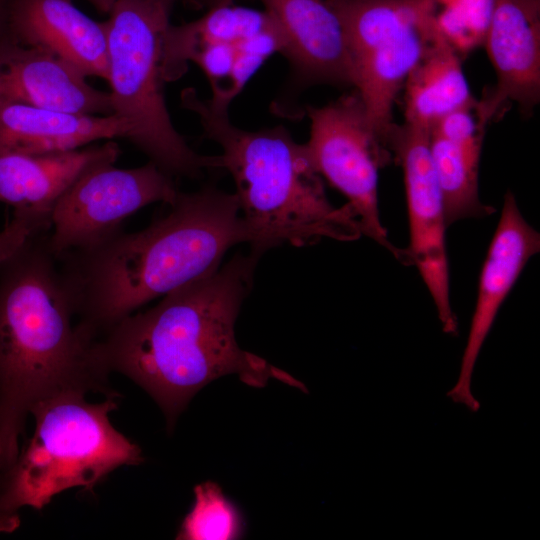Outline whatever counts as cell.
I'll use <instances>...</instances> for the list:
<instances>
[{
  "label": "cell",
  "instance_id": "ba28073f",
  "mask_svg": "<svg viewBox=\"0 0 540 540\" xmlns=\"http://www.w3.org/2000/svg\"><path fill=\"white\" fill-rule=\"evenodd\" d=\"M283 48L281 29L268 11L222 4L194 21L169 25L162 43V77L175 81L194 62L210 83L208 103L228 110L263 62Z\"/></svg>",
  "mask_w": 540,
  "mask_h": 540
},
{
  "label": "cell",
  "instance_id": "8992f818",
  "mask_svg": "<svg viewBox=\"0 0 540 540\" xmlns=\"http://www.w3.org/2000/svg\"><path fill=\"white\" fill-rule=\"evenodd\" d=\"M177 0H118L103 21L108 39L110 97L130 128L129 141L171 176L201 177L218 156L196 153L175 129L163 94L164 34Z\"/></svg>",
  "mask_w": 540,
  "mask_h": 540
},
{
  "label": "cell",
  "instance_id": "6da1fadb",
  "mask_svg": "<svg viewBox=\"0 0 540 540\" xmlns=\"http://www.w3.org/2000/svg\"><path fill=\"white\" fill-rule=\"evenodd\" d=\"M258 259L251 252L235 255L96 339L94 352L103 367L151 395L170 428L202 387L225 375L236 374L253 387L273 378L307 392L303 383L242 350L235 339V321Z\"/></svg>",
  "mask_w": 540,
  "mask_h": 540
},
{
  "label": "cell",
  "instance_id": "277c9868",
  "mask_svg": "<svg viewBox=\"0 0 540 540\" xmlns=\"http://www.w3.org/2000/svg\"><path fill=\"white\" fill-rule=\"evenodd\" d=\"M181 104L199 117L204 136L222 149L219 167L234 180L252 254L260 257L285 243L301 247L323 238L353 241L362 236L352 208L329 201L306 145L285 127L238 128L228 110L213 108L193 88L182 91Z\"/></svg>",
  "mask_w": 540,
  "mask_h": 540
},
{
  "label": "cell",
  "instance_id": "603a6c76",
  "mask_svg": "<svg viewBox=\"0 0 540 540\" xmlns=\"http://www.w3.org/2000/svg\"><path fill=\"white\" fill-rule=\"evenodd\" d=\"M52 212L14 211L0 231V267L19 252L34 236L51 227Z\"/></svg>",
  "mask_w": 540,
  "mask_h": 540
},
{
  "label": "cell",
  "instance_id": "9c48e42d",
  "mask_svg": "<svg viewBox=\"0 0 540 540\" xmlns=\"http://www.w3.org/2000/svg\"><path fill=\"white\" fill-rule=\"evenodd\" d=\"M305 110L310 119L305 145L316 170L347 198L362 235L408 265L406 250L389 241L378 206V172L395 161L394 155L371 128L359 94L354 90L325 106L308 105Z\"/></svg>",
  "mask_w": 540,
  "mask_h": 540
},
{
  "label": "cell",
  "instance_id": "9a60e30c",
  "mask_svg": "<svg viewBox=\"0 0 540 540\" xmlns=\"http://www.w3.org/2000/svg\"><path fill=\"white\" fill-rule=\"evenodd\" d=\"M0 100L74 114L114 113L109 92L91 86L65 61L7 33L0 38Z\"/></svg>",
  "mask_w": 540,
  "mask_h": 540
},
{
  "label": "cell",
  "instance_id": "3957f363",
  "mask_svg": "<svg viewBox=\"0 0 540 540\" xmlns=\"http://www.w3.org/2000/svg\"><path fill=\"white\" fill-rule=\"evenodd\" d=\"M48 232L0 267V471L15 460L38 402L68 390L117 396L95 341L74 321Z\"/></svg>",
  "mask_w": 540,
  "mask_h": 540
},
{
  "label": "cell",
  "instance_id": "cb8c5ba5",
  "mask_svg": "<svg viewBox=\"0 0 540 540\" xmlns=\"http://www.w3.org/2000/svg\"><path fill=\"white\" fill-rule=\"evenodd\" d=\"M198 8H212L222 4L232 3L233 0H183Z\"/></svg>",
  "mask_w": 540,
  "mask_h": 540
},
{
  "label": "cell",
  "instance_id": "30bf717a",
  "mask_svg": "<svg viewBox=\"0 0 540 540\" xmlns=\"http://www.w3.org/2000/svg\"><path fill=\"white\" fill-rule=\"evenodd\" d=\"M178 193L173 176L151 161L129 169L98 164L54 205L49 247L58 257L91 246L122 230L123 222L139 209L154 202L173 204Z\"/></svg>",
  "mask_w": 540,
  "mask_h": 540
},
{
  "label": "cell",
  "instance_id": "8fae6325",
  "mask_svg": "<svg viewBox=\"0 0 540 540\" xmlns=\"http://www.w3.org/2000/svg\"><path fill=\"white\" fill-rule=\"evenodd\" d=\"M430 129L393 124L389 143L404 173L409 222L408 265H415L436 307L442 329L457 334L450 300L449 264L445 242L448 227L441 189L430 155Z\"/></svg>",
  "mask_w": 540,
  "mask_h": 540
},
{
  "label": "cell",
  "instance_id": "2e32d148",
  "mask_svg": "<svg viewBox=\"0 0 540 540\" xmlns=\"http://www.w3.org/2000/svg\"><path fill=\"white\" fill-rule=\"evenodd\" d=\"M7 35L58 57L86 78L108 80L104 22L87 16L72 0H7Z\"/></svg>",
  "mask_w": 540,
  "mask_h": 540
},
{
  "label": "cell",
  "instance_id": "5bb4252c",
  "mask_svg": "<svg viewBox=\"0 0 540 540\" xmlns=\"http://www.w3.org/2000/svg\"><path fill=\"white\" fill-rule=\"evenodd\" d=\"M483 46L496 85L478 101L489 123L508 102L529 116L540 100V0H496Z\"/></svg>",
  "mask_w": 540,
  "mask_h": 540
},
{
  "label": "cell",
  "instance_id": "d4e9b609",
  "mask_svg": "<svg viewBox=\"0 0 540 540\" xmlns=\"http://www.w3.org/2000/svg\"><path fill=\"white\" fill-rule=\"evenodd\" d=\"M99 12L108 14L118 0H86Z\"/></svg>",
  "mask_w": 540,
  "mask_h": 540
},
{
  "label": "cell",
  "instance_id": "44dd1931",
  "mask_svg": "<svg viewBox=\"0 0 540 540\" xmlns=\"http://www.w3.org/2000/svg\"><path fill=\"white\" fill-rule=\"evenodd\" d=\"M496 0H429L437 32L464 59L483 46Z\"/></svg>",
  "mask_w": 540,
  "mask_h": 540
},
{
  "label": "cell",
  "instance_id": "7402d4cb",
  "mask_svg": "<svg viewBox=\"0 0 540 540\" xmlns=\"http://www.w3.org/2000/svg\"><path fill=\"white\" fill-rule=\"evenodd\" d=\"M194 493L193 508L184 518L177 539L232 540L241 536V515L216 483L199 484Z\"/></svg>",
  "mask_w": 540,
  "mask_h": 540
},
{
  "label": "cell",
  "instance_id": "e0dca14e",
  "mask_svg": "<svg viewBox=\"0 0 540 540\" xmlns=\"http://www.w3.org/2000/svg\"><path fill=\"white\" fill-rule=\"evenodd\" d=\"M119 155L114 140L64 152H0V203L14 211L52 212L82 174L98 164L115 163Z\"/></svg>",
  "mask_w": 540,
  "mask_h": 540
},
{
  "label": "cell",
  "instance_id": "484cf974",
  "mask_svg": "<svg viewBox=\"0 0 540 540\" xmlns=\"http://www.w3.org/2000/svg\"><path fill=\"white\" fill-rule=\"evenodd\" d=\"M7 33V0H0V38Z\"/></svg>",
  "mask_w": 540,
  "mask_h": 540
},
{
  "label": "cell",
  "instance_id": "d6986e66",
  "mask_svg": "<svg viewBox=\"0 0 540 540\" xmlns=\"http://www.w3.org/2000/svg\"><path fill=\"white\" fill-rule=\"evenodd\" d=\"M462 60L439 34L404 83L405 123L431 130L447 114L476 103Z\"/></svg>",
  "mask_w": 540,
  "mask_h": 540
},
{
  "label": "cell",
  "instance_id": "ac0fdd59",
  "mask_svg": "<svg viewBox=\"0 0 540 540\" xmlns=\"http://www.w3.org/2000/svg\"><path fill=\"white\" fill-rule=\"evenodd\" d=\"M129 137L127 122L115 114H74L0 100V152H64Z\"/></svg>",
  "mask_w": 540,
  "mask_h": 540
},
{
  "label": "cell",
  "instance_id": "4fadbf2b",
  "mask_svg": "<svg viewBox=\"0 0 540 540\" xmlns=\"http://www.w3.org/2000/svg\"><path fill=\"white\" fill-rule=\"evenodd\" d=\"M540 251V235L525 220L514 194L507 191L500 218L481 268L478 293L455 385L453 402L473 412L480 403L472 392L474 368L499 309L528 261Z\"/></svg>",
  "mask_w": 540,
  "mask_h": 540
},
{
  "label": "cell",
  "instance_id": "52a82bcc",
  "mask_svg": "<svg viewBox=\"0 0 540 540\" xmlns=\"http://www.w3.org/2000/svg\"><path fill=\"white\" fill-rule=\"evenodd\" d=\"M347 40L354 90L369 124L388 146L393 106L404 83L438 38L429 0H325Z\"/></svg>",
  "mask_w": 540,
  "mask_h": 540
},
{
  "label": "cell",
  "instance_id": "7a4b0ae2",
  "mask_svg": "<svg viewBox=\"0 0 540 540\" xmlns=\"http://www.w3.org/2000/svg\"><path fill=\"white\" fill-rule=\"evenodd\" d=\"M147 228L120 230L58 257L78 329L96 340L147 302L219 266L250 233L235 193L214 186L180 192Z\"/></svg>",
  "mask_w": 540,
  "mask_h": 540
},
{
  "label": "cell",
  "instance_id": "7c38bea8",
  "mask_svg": "<svg viewBox=\"0 0 540 540\" xmlns=\"http://www.w3.org/2000/svg\"><path fill=\"white\" fill-rule=\"evenodd\" d=\"M276 20L284 38L281 54L290 77L275 109L296 118L294 101L317 84L354 87L352 60L342 24L325 0H259Z\"/></svg>",
  "mask_w": 540,
  "mask_h": 540
},
{
  "label": "cell",
  "instance_id": "ffe728a7",
  "mask_svg": "<svg viewBox=\"0 0 540 540\" xmlns=\"http://www.w3.org/2000/svg\"><path fill=\"white\" fill-rule=\"evenodd\" d=\"M430 155L441 189L447 225L491 215L495 210L484 204L478 192L480 156L431 132Z\"/></svg>",
  "mask_w": 540,
  "mask_h": 540
},
{
  "label": "cell",
  "instance_id": "5b68a950",
  "mask_svg": "<svg viewBox=\"0 0 540 540\" xmlns=\"http://www.w3.org/2000/svg\"><path fill=\"white\" fill-rule=\"evenodd\" d=\"M87 395L68 390L32 408L31 437L0 471V532L18 528L24 507L41 510L71 488L92 491L115 469L143 461L139 446L110 421L109 414L117 408L116 396L89 402Z\"/></svg>",
  "mask_w": 540,
  "mask_h": 540
}]
</instances>
